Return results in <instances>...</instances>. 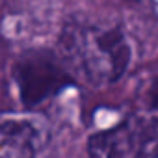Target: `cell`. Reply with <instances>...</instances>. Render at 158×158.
<instances>
[{
    "label": "cell",
    "instance_id": "obj_1",
    "mask_svg": "<svg viewBox=\"0 0 158 158\" xmlns=\"http://www.w3.org/2000/svg\"><path fill=\"white\" fill-rule=\"evenodd\" d=\"M58 47L63 67L93 86L119 80L130 63V45L117 26L69 23Z\"/></svg>",
    "mask_w": 158,
    "mask_h": 158
},
{
    "label": "cell",
    "instance_id": "obj_2",
    "mask_svg": "<svg viewBox=\"0 0 158 158\" xmlns=\"http://www.w3.org/2000/svg\"><path fill=\"white\" fill-rule=\"evenodd\" d=\"M89 158H158V117L134 115L89 138Z\"/></svg>",
    "mask_w": 158,
    "mask_h": 158
},
{
    "label": "cell",
    "instance_id": "obj_3",
    "mask_svg": "<svg viewBox=\"0 0 158 158\" xmlns=\"http://www.w3.org/2000/svg\"><path fill=\"white\" fill-rule=\"evenodd\" d=\"M13 76L21 99L28 108H34L54 97L73 80L61 60L43 50L24 54L15 65Z\"/></svg>",
    "mask_w": 158,
    "mask_h": 158
},
{
    "label": "cell",
    "instance_id": "obj_4",
    "mask_svg": "<svg viewBox=\"0 0 158 158\" xmlns=\"http://www.w3.org/2000/svg\"><path fill=\"white\" fill-rule=\"evenodd\" d=\"M41 136L24 119L0 121V158H35Z\"/></svg>",
    "mask_w": 158,
    "mask_h": 158
},
{
    "label": "cell",
    "instance_id": "obj_5",
    "mask_svg": "<svg viewBox=\"0 0 158 158\" xmlns=\"http://www.w3.org/2000/svg\"><path fill=\"white\" fill-rule=\"evenodd\" d=\"M147 97H149V102H151V106H152V108L158 112V69H156V73L152 74L151 82H149Z\"/></svg>",
    "mask_w": 158,
    "mask_h": 158
}]
</instances>
